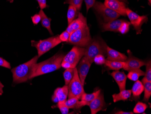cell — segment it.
Segmentation results:
<instances>
[{
  "mask_svg": "<svg viewBox=\"0 0 151 114\" xmlns=\"http://www.w3.org/2000/svg\"><path fill=\"white\" fill-rule=\"evenodd\" d=\"M111 76L118 85L120 91L125 90L127 76L124 72L115 70L111 73Z\"/></svg>",
  "mask_w": 151,
  "mask_h": 114,
  "instance_id": "cell-16",
  "label": "cell"
},
{
  "mask_svg": "<svg viewBox=\"0 0 151 114\" xmlns=\"http://www.w3.org/2000/svg\"><path fill=\"white\" fill-rule=\"evenodd\" d=\"M61 42L62 41L59 39V35H57L45 40H40L39 41H32L31 45L37 49L39 58Z\"/></svg>",
  "mask_w": 151,
  "mask_h": 114,
  "instance_id": "cell-5",
  "label": "cell"
},
{
  "mask_svg": "<svg viewBox=\"0 0 151 114\" xmlns=\"http://www.w3.org/2000/svg\"><path fill=\"white\" fill-rule=\"evenodd\" d=\"M120 91L119 93L114 94L112 95V97L114 102H117L120 100L125 101L128 99L132 95L131 90H124Z\"/></svg>",
  "mask_w": 151,
  "mask_h": 114,
  "instance_id": "cell-21",
  "label": "cell"
},
{
  "mask_svg": "<svg viewBox=\"0 0 151 114\" xmlns=\"http://www.w3.org/2000/svg\"><path fill=\"white\" fill-rule=\"evenodd\" d=\"M104 64L112 70H119L123 68L124 65V62H115L109 61L106 59Z\"/></svg>",
  "mask_w": 151,
  "mask_h": 114,
  "instance_id": "cell-26",
  "label": "cell"
},
{
  "mask_svg": "<svg viewBox=\"0 0 151 114\" xmlns=\"http://www.w3.org/2000/svg\"><path fill=\"white\" fill-rule=\"evenodd\" d=\"M127 53L128 57L124 62V65L123 68L124 70L129 71L132 70L139 69L142 66L146 65V62L134 57L130 50H128Z\"/></svg>",
  "mask_w": 151,
  "mask_h": 114,
  "instance_id": "cell-10",
  "label": "cell"
},
{
  "mask_svg": "<svg viewBox=\"0 0 151 114\" xmlns=\"http://www.w3.org/2000/svg\"><path fill=\"white\" fill-rule=\"evenodd\" d=\"M74 68L66 69V70L64 71L63 73V77H64L65 85H68L73 77Z\"/></svg>",
  "mask_w": 151,
  "mask_h": 114,
  "instance_id": "cell-27",
  "label": "cell"
},
{
  "mask_svg": "<svg viewBox=\"0 0 151 114\" xmlns=\"http://www.w3.org/2000/svg\"><path fill=\"white\" fill-rule=\"evenodd\" d=\"M70 34L67 30L63 31L59 35V39L62 42H68L70 37Z\"/></svg>",
  "mask_w": 151,
  "mask_h": 114,
  "instance_id": "cell-34",
  "label": "cell"
},
{
  "mask_svg": "<svg viewBox=\"0 0 151 114\" xmlns=\"http://www.w3.org/2000/svg\"><path fill=\"white\" fill-rule=\"evenodd\" d=\"M146 71L145 72V78L147 81L151 82V60L147 62Z\"/></svg>",
  "mask_w": 151,
  "mask_h": 114,
  "instance_id": "cell-31",
  "label": "cell"
},
{
  "mask_svg": "<svg viewBox=\"0 0 151 114\" xmlns=\"http://www.w3.org/2000/svg\"><path fill=\"white\" fill-rule=\"evenodd\" d=\"M52 100L53 102L58 103V102H59V100H58L57 97L55 95H54V94H53V96L52 97Z\"/></svg>",
  "mask_w": 151,
  "mask_h": 114,
  "instance_id": "cell-40",
  "label": "cell"
},
{
  "mask_svg": "<svg viewBox=\"0 0 151 114\" xmlns=\"http://www.w3.org/2000/svg\"><path fill=\"white\" fill-rule=\"evenodd\" d=\"M85 48L75 46L64 56L62 62L69 64L72 68H76L81 59L84 56Z\"/></svg>",
  "mask_w": 151,
  "mask_h": 114,
  "instance_id": "cell-7",
  "label": "cell"
},
{
  "mask_svg": "<svg viewBox=\"0 0 151 114\" xmlns=\"http://www.w3.org/2000/svg\"><path fill=\"white\" fill-rule=\"evenodd\" d=\"M83 0H66L64 4H68L77 8L79 11L81 9Z\"/></svg>",
  "mask_w": 151,
  "mask_h": 114,
  "instance_id": "cell-30",
  "label": "cell"
},
{
  "mask_svg": "<svg viewBox=\"0 0 151 114\" xmlns=\"http://www.w3.org/2000/svg\"><path fill=\"white\" fill-rule=\"evenodd\" d=\"M145 72L139 69L132 70L129 71L127 77L132 81H136L141 76H145Z\"/></svg>",
  "mask_w": 151,
  "mask_h": 114,
  "instance_id": "cell-25",
  "label": "cell"
},
{
  "mask_svg": "<svg viewBox=\"0 0 151 114\" xmlns=\"http://www.w3.org/2000/svg\"><path fill=\"white\" fill-rule=\"evenodd\" d=\"M79 99L76 97H72L68 98V100L64 101V103L69 109L77 108L78 103Z\"/></svg>",
  "mask_w": 151,
  "mask_h": 114,
  "instance_id": "cell-28",
  "label": "cell"
},
{
  "mask_svg": "<svg viewBox=\"0 0 151 114\" xmlns=\"http://www.w3.org/2000/svg\"><path fill=\"white\" fill-rule=\"evenodd\" d=\"M101 92V90H99L91 94L84 93L80 99L82 105L83 106L84 105V106L86 105L88 106L90 103L92 102L93 99H95L100 94Z\"/></svg>",
  "mask_w": 151,
  "mask_h": 114,
  "instance_id": "cell-19",
  "label": "cell"
},
{
  "mask_svg": "<svg viewBox=\"0 0 151 114\" xmlns=\"http://www.w3.org/2000/svg\"><path fill=\"white\" fill-rule=\"evenodd\" d=\"M88 106L90 108L91 114H96L99 111L105 109L106 103L103 94L101 92L100 94L90 103Z\"/></svg>",
  "mask_w": 151,
  "mask_h": 114,
  "instance_id": "cell-13",
  "label": "cell"
},
{
  "mask_svg": "<svg viewBox=\"0 0 151 114\" xmlns=\"http://www.w3.org/2000/svg\"><path fill=\"white\" fill-rule=\"evenodd\" d=\"M39 14L40 16L41 22V24H42V26L46 28L51 35H53V33H52L51 28V19L50 18L46 16L42 9H41L40 10Z\"/></svg>",
  "mask_w": 151,
  "mask_h": 114,
  "instance_id": "cell-22",
  "label": "cell"
},
{
  "mask_svg": "<svg viewBox=\"0 0 151 114\" xmlns=\"http://www.w3.org/2000/svg\"><path fill=\"white\" fill-rule=\"evenodd\" d=\"M93 7L103 17L105 23L117 19L120 16L118 13L107 7L103 3L99 1L95 2Z\"/></svg>",
  "mask_w": 151,
  "mask_h": 114,
  "instance_id": "cell-8",
  "label": "cell"
},
{
  "mask_svg": "<svg viewBox=\"0 0 151 114\" xmlns=\"http://www.w3.org/2000/svg\"><path fill=\"white\" fill-rule=\"evenodd\" d=\"M37 1L39 3V6H40L41 9L43 10V9L46 8L47 7L46 0H37Z\"/></svg>",
  "mask_w": 151,
  "mask_h": 114,
  "instance_id": "cell-39",
  "label": "cell"
},
{
  "mask_svg": "<svg viewBox=\"0 0 151 114\" xmlns=\"http://www.w3.org/2000/svg\"><path fill=\"white\" fill-rule=\"evenodd\" d=\"M84 1L86 6V12L87 13L89 9L94 6L96 2V0H84Z\"/></svg>",
  "mask_w": 151,
  "mask_h": 114,
  "instance_id": "cell-37",
  "label": "cell"
},
{
  "mask_svg": "<svg viewBox=\"0 0 151 114\" xmlns=\"http://www.w3.org/2000/svg\"><path fill=\"white\" fill-rule=\"evenodd\" d=\"M124 20L115 19L108 23H104L102 24V28L103 31H111L119 32V30L121 24L124 22Z\"/></svg>",
  "mask_w": 151,
  "mask_h": 114,
  "instance_id": "cell-17",
  "label": "cell"
},
{
  "mask_svg": "<svg viewBox=\"0 0 151 114\" xmlns=\"http://www.w3.org/2000/svg\"><path fill=\"white\" fill-rule=\"evenodd\" d=\"M90 29L87 24L70 34L68 43L81 47H86L91 41Z\"/></svg>",
  "mask_w": 151,
  "mask_h": 114,
  "instance_id": "cell-4",
  "label": "cell"
},
{
  "mask_svg": "<svg viewBox=\"0 0 151 114\" xmlns=\"http://www.w3.org/2000/svg\"><path fill=\"white\" fill-rule=\"evenodd\" d=\"M39 57L35 56L28 62L12 69L13 83L19 84L31 80Z\"/></svg>",
  "mask_w": 151,
  "mask_h": 114,
  "instance_id": "cell-1",
  "label": "cell"
},
{
  "mask_svg": "<svg viewBox=\"0 0 151 114\" xmlns=\"http://www.w3.org/2000/svg\"><path fill=\"white\" fill-rule=\"evenodd\" d=\"M106 59L104 56L101 55H97L94 58V62L96 64L102 65L105 64Z\"/></svg>",
  "mask_w": 151,
  "mask_h": 114,
  "instance_id": "cell-35",
  "label": "cell"
},
{
  "mask_svg": "<svg viewBox=\"0 0 151 114\" xmlns=\"http://www.w3.org/2000/svg\"><path fill=\"white\" fill-rule=\"evenodd\" d=\"M32 22L34 24L37 25L41 21V17L39 14H35L31 17Z\"/></svg>",
  "mask_w": 151,
  "mask_h": 114,
  "instance_id": "cell-38",
  "label": "cell"
},
{
  "mask_svg": "<svg viewBox=\"0 0 151 114\" xmlns=\"http://www.w3.org/2000/svg\"><path fill=\"white\" fill-rule=\"evenodd\" d=\"M131 24L130 23L127 21H124L123 23L121 24V26L119 30V32L124 34L128 32L129 30V27L130 25Z\"/></svg>",
  "mask_w": 151,
  "mask_h": 114,
  "instance_id": "cell-32",
  "label": "cell"
},
{
  "mask_svg": "<svg viewBox=\"0 0 151 114\" xmlns=\"http://www.w3.org/2000/svg\"><path fill=\"white\" fill-rule=\"evenodd\" d=\"M7 1H9L10 3H12L13 2V0H7Z\"/></svg>",
  "mask_w": 151,
  "mask_h": 114,
  "instance_id": "cell-44",
  "label": "cell"
},
{
  "mask_svg": "<svg viewBox=\"0 0 151 114\" xmlns=\"http://www.w3.org/2000/svg\"><path fill=\"white\" fill-rule=\"evenodd\" d=\"M68 86V98L76 97L80 100L82 94L85 93V91L84 86L81 81L76 68H74L73 77Z\"/></svg>",
  "mask_w": 151,
  "mask_h": 114,
  "instance_id": "cell-6",
  "label": "cell"
},
{
  "mask_svg": "<svg viewBox=\"0 0 151 114\" xmlns=\"http://www.w3.org/2000/svg\"><path fill=\"white\" fill-rule=\"evenodd\" d=\"M91 63L84 56L81 60L78 65L77 71L82 85H84L86 78L90 68Z\"/></svg>",
  "mask_w": 151,
  "mask_h": 114,
  "instance_id": "cell-11",
  "label": "cell"
},
{
  "mask_svg": "<svg viewBox=\"0 0 151 114\" xmlns=\"http://www.w3.org/2000/svg\"><path fill=\"white\" fill-rule=\"evenodd\" d=\"M79 12V11L74 6L69 5L67 14L68 25L71 23L73 20L78 17Z\"/></svg>",
  "mask_w": 151,
  "mask_h": 114,
  "instance_id": "cell-23",
  "label": "cell"
},
{
  "mask_svg": "<svg viewBox=\"0 0 151 114\" xmlns=\"http://www.w3.org/2000/svg\"><path fill=\"white\" fill-rule=\"evenodd\" d=\"M87 24L86 18L82 15V13L79 12L78 16L71 23L68 25L66 30L71 34L75 30L80 28L82 26Z\"/></svg>",
  "mask_w": 151,
  "mask_h": 114,
  "instance_id": "cell-14",
  "label": "cell"
},
{
  "mask_svg": "<svg viewBox=\"0 0 151 114\" xmlns=\"http://www.w3.org/2000/svg\"><path fill=\"white\" fill-rule=\"evenodd\" d=\"M2 94V93H0V95H1Z\"/></svg>",
  "mask_w": 151,
  "mask_h": 114,
  "instance_id": "cell-46",
  "label": "cell"
},
{
  "mask_svg": "<svg viewBox=\"0 0 151 114\" xmlns=\"http://www.w3.org/2000/svg\"><path fill=\"white\" fill-rule=\"evenodd\" d=\"M0 66H2L3 68H6L10 69H11V65L10 63L1 57H0Z\"/></svg>",
  "mask_w": 151,
  "mask_h": 114,
  "instance_id": "cell-36",
  "label": "cell"
},
{
  "mask_svg": "<svg viewBox=\"0 0 151 114\" xmlns=\"http://www.w3.org/2000/svg\"><path fill=\"white\" fill-rule=\"evenodd\" d=\"M148 1H149V4H150H150H151V0H148Z\"/></svg>",
  "mask_w": 151,
  "mask_h": 114,
  "instance_id": "cell-45",
  "label": "cell"
},
{
  "mask_svg": "<svg viewBox=\"0 0 151 114\" xmlns=\"http://www.w3.org/2000/svg\"><path fill=\"white\" fill-rule=\"evenodd\" d=\"M54 94L57 97L59 102H64L67 100L68 95V85H65L62 87L57 88L54 91Z\"/></svg>",
  "mask_w": 151,
  "mask_h": 114,
  "instance_id": "cell-20",
  "label": "cell"
},
{
  "mask_svg": "<svg viewBox=\"0 0 151 114\" xmlns=\"http://www.w3.org/2000/svg\"><path fill=\"white\" fill-rule=\"evenodd\" d=\"M107 59L109 61L125 62L128 57L124 54L121 53L111 47H107Z\"/></svg>",
  "mask_w": 151,
  "mask_h": 114,
  "instance_id": "cell-15",
  "label": "cell"
},
{
  "mask_svg": "<svg viewBox=\"0 0 151 114\" xmlns=\"http://www.w3.org/2000/svg\"><path fill=\"white\" fill-rule=\"evenodd\" d=\"M107 45L101 37H96L91 39V41L85 48L84 57L91 64L94 62V58L97 55L107 56Z\"/></svg>",
  "mask_w": 151,
  "mask_h": 114,
  "instance_id": "cell-3",
  "label": "cell"
},
{
  "mask_svg": "<svg viewBox=\"0 0 151 114\" xmlns=\"http://www.w3.org/2000/svg\"><path fill=\"white\" fill-rule=\"evenodd\" d=\"M144 86L141 81H137L132 87V92L133 94V100H137L139 99L140 96L144 91Z\"/></svg>",
  "mask_w": 151,
  "mask_h": 114,
  "instance_id": "cell-18",
  "label": "cell"
},
{
  "mask_svg": "<svg viewBox=\"0 0 151 114\" xmlns=\"http://www.w3.org/2000/svg\"><path fill=\"white\" fill-rule=\"evenodd\" d=\"M147 107V105L145 103L138 102L134 108V113L136 114L143 113L145 112Z\"/></svg>",
  "mask_w": 151,
  "mask_h": 114,
  "instance_id": "cell-29",
  "label": "cell"
},
{
  "mask_svg": "<svg viewBox=\"0 0 151 114\" xmlns=\"http://www.w3.org/2000/svg\"><path fill=\"white\" fill-rule=\"evenodd\" d=\"M142 82L144 86L145 95L143 101L148 102L151 96V82L148 81L143 78L142 80Z\"/></svg>",
  "mask_w": 151,
  "mask_h": 114,
  "instance_id": "cell-24",
  "label": "cell"
},
{
  "mask_svg": "<svg viewBox=\"0 0 151 114\" xmlns=\"http://www.w3.org/2000/svg\"><path fill=\"white\" fill-rule=\"evenodd\" d=\"M64 56V53H58L45 61L36 64L31 79L59 69Z\"/></svg>",
  "mask_w": 151,
  "mask_h": 114,
  "instance_id": "cell-2",
  "label": "cell"
},
{
  "mask_svg": "<svg viewBox=\"0 0 151 114\" xmlns=\"http://www.w3.org/2000/svg\"><path fill=\"white\" fill-rule=\"evenodd\" d=\"M116 114H133L134 112H125V111H119L118 112H116Z\"/></svg>",
  "mask_w": 151,
  "mask_h": 114,
  "instance_id": "cell-41",
  "label": "cell"
},
{
  "mask_svg": "<svg viewBox=\"0 0 151 114\" xmlns=\"http://www.w3.org/2000/svg\"><path fill=\"white\" fill-rule=\"evenodd\" d=\"M104 4L119 15L126 17V4L124 2L119 0H105Z\"/></svg>",
  "mask_w": 151,
  "mask_h": 114,
  "instance_id": "cell-12",
  "label": "cell"
},
{
  "mask_svg": "<svg viewBox=\"0 0 151 114\" xmlns=\"http://www.w3.org/2000/svg\"><path fill=\"white\" fill-rule=\"evenodd\" d=\"M4 85L2 84L1 81H0V93H3V89L4 88Z\"/></svg>",
  "mask_w": 151,
  "mask_h": 114,
  "instance_id": "cell-42",
  "label": "cell"
},
{
  "mask_svg": "<svg viewBox=\"0 0 151 114\" xmlns=\"http://www.w3.org/2000/svg\"><path fill=\"white\" fill-rule=\"evenodd\" d=\"M126 15L130 21V23L133 25L136 31L137 34L141 33L142 24L148 21L147 17L146 16H139L132 10L126 8Z\"/></svg>",
  "mask_w": 151,
  "mask_h": 114,
  "instance_id": "cell-9",
  "label": "cell"
},
{
  "mask_svg": "<svg viewBox=\"0 0 151 114\" xmlns=\"http://www.w3.org/2000/svg\"><path fill=\"white\" fill-rule=\"evenodd\" d=\"M57 107H58V108L59 109L62 114H68L69 108H68V107L65 105V104L64 103V102H58V103H57Z\"/></svg>",
  "mask_w": 151,
  "mask_h": 114,
  "instance_id": "cell-33",
  "label": "cell"
},
{
  "mask_svg": "<svg viewBox=\"0 0 151 114\" xmlns=\"http://www.w3.org/2000/svg\"><path fill=\"white\" fill-rule=\"evenodd\" d=\"M119 1H123V2H124V3H128V0H119Z\"/></svg>",
  "mask_w": 151,
  "mask_h": 114,
  "instance_id": "cell-43",
  "label": "cell"
}]
</instances>
